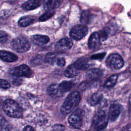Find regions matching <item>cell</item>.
<instances>
[{
    "mask_svg": "<svg viewBox=\"0 0 131 131\" xmlns=\"http://www.w3.org/2000/svg\"><path fill=\"white\" fill-rule=\"evenodd\" d=\"M59 84L63 94L71 90L73 86V83L69 81H63Z\"/></svg>",
    "mask_w": 131,
    "mask_h": 131,
    "instance_id": "22",
    "label": "cell"
},
{
    "mask_svg": "<svg viewBox=\"0 0 131 131\" xmlns=\"http://www.w3.org/2000/svg\"><path fill=\"white\" fill-rule=\"evenodd\" d=\"M118 77V76L117 75H113L110 77V78L105 82L104 85V87L107 88H111L113 87L117 81Z\"/></svg>",
    "mask_w": 131,
    "mask_h": 131,
    "instance_id": "24",
    "label": "cell"
},
{
    "mask_svg": "<svg viewBox=\"0 0 131 131\" xmlns=\"http://www.w3.org/2000/svg\"><path fill=\"white\" fill-rule=\"evenodd\" d=\"M11 75L16 77H30L32 75V72L30 68L26 64H21L16 67H14L9 70Z\"/></svg>",
    "mask_w": 131,
    "mask_h": 131,
    "instance_id": "7",
    "label": "cell"
},
{
    "mask_svg": "<svg viewBox=\"0 0 131 131\" xmlns=\"http://www.w3.org/2000/svg\"><path fill=\"white\" fill-rule=\"evenodd\" d=\"M11 127L5 118L0 115V130H9Z\"/></svg>",
    "mask_w": 131,
    "mask_h": 131,
    "instance_id": "25",
    "label": "cell"
},
{
    "mask_svg": "<svg viewBox=\"0 0 131 131\" xmlns=\"http://www.w3.org/2000/svg\"><path fill=\"white\" fill-rule=\"evenodd\" d=\"M68 122L70 125L74 128H79L82 122V110H77L69 117Z\"/></svg>",
    "mask_w": 131,
    "mask_h": 131,
    "instance_id": "8",
    "label": "cell"
},
{
    "mask_svg": "<svg viewBox=\"0 0 131 131\" xmlns=\"http://www.w3.org/2000/svg\"><path fill=\"white\" fill-rule=\"evenodd\" d=\"M101 40L98 32H93L90 36L88 46L90 49H96L100 47L101 45Z\"/></svg>",
    "mask_w": 131,
    "mask_h": 131,
    "instance_id": "10",
    "label": "cell"
},
{
    "mask_svg": "<svg viewBox=\"0 0 131 131\" xmlns=\"http://www.w3.org/2000/svg\"><path fill=\"white\" fill-rule=\"evenodd\" d=\"M80 100V96L78 92H71L66 98L60 107L61 113L64 115L72 112L78 105Z\"/></svg>",
    "mask_w": 131,
    "mask_h": 131,
    "instance_id": "1",
    "label": "cell"
},
{
    "mask_svg": "<svg viewBox=\"0 0 131 131\" xmlns=\"http://www.w3.org/2000/svg\"><path fill=\"white\" fill-rule=\"evenodd\" d=\"M88 75L91 79L96 80L102 76V73L99 69H93L88 72Z\"/></svg>",
    "mask_w": 131,
    "mask_h": 131,
    "instance_id": "23",
    "label": "cell"
},
{
    "mask_svg": "<svg viewBox=\"0 0 131 131\" xmlns=\"http://www.w3.org/2000/svg\"><path fill=\"white\" fill-rule=\"evenodd\" d=\"M52 1H53V0H44L43 1L44 8L46 9L49 8L51 6V5L52 3Z\"/></svg>",
    "mask_w": 131,
    "mask_h": 131,
    "instance_id": "33",
    "label": "cell"
},
{
    "mask_svg": "<svg viewBox=\"0 0 131 131\" xmlns=\"http://www.w3.org/2000/svg\"><path fill=\"white\" fill-rule=\"evenodd\" d=\"M99 36L100 37V39L101 40V41H104L105 40H106L107 39V32H106V30H102L101 31H100L99 32H98Z\"/></svg>",
    "mask_w": 131,
    "mask_h": 131,
    "instance_id": "29",
    "label": "cell"
},
{
    "mask_svg": "<svg viewBox=\"0 0 131 131\" xmlns=\"http://www.w3.org/2000/svg\"><path fill=\"white\" fill-rule=\"evenodd\" d=\"M78 71L73 64H71L64 71V75L67 77L73 78L78 75Z\"/></svg>",
    "mask_w": 131,
    "mask_h": 131,
    "instance_id": "18",
    "label": "cell"
},
{
    "mask_svg": "<svg viewBox=\"0 0 131 131\" xmlns=\"http://www.w3.org/2000/svg\"><path fill=\"white\" fill-rule=\"evenodd\" d=\"M62 3V0H55L53 5L52 9H54L58 7Z\"/></svg>",
    "mask_w": 131,
    "mask_h": 131,
    "instance_id": "34",
    "label": "cell"
},
{
    "mask_svg": "<svg viewBox=\"0 0 131 131\" xmlns=\"http://www.w3.org/2000/svg\"><path fill=\"white\" fill-rule=\"evenodd\" d=\"M121 113L120 106L116 103H114L111 105L109 108L108 118L112 121H116L118 118Z\"/></svg>",
    "mask_w": 131,
    "mask_h": 131,
    "instance_id": "11",
    "label": "cell"
},
{
    "mask_svg": "<svg viewBox=\"0 0 131 131\" xmlns=\"http://www.w3.org/2000/svg\"><path fill=\"white\" fill-rule=\"evenodd\" d=\"M41 3V0H28L22 5L21 7L25 10H32L39 7Z\"/></svg>",
    "mask_w": 131,
    "mask_h": 131,
    "instance_id": "15",
    "label": "cell"
},
{
    "mask_svg": "<svg viewBox=\"0 0 131 131\" xmlns=\"http://www.w3.org/2000/svg\"><path fill=\"white\" fill-rule=\"evenodd\" d=\"M92 17V15L91 14L90 11L88 10L83 11L81 14L80 21L84 24H89L91 20Z\"/></svg>",
    "mask_w": 131,
    "mask_h": 131,
    "instance_id": "21",
    "label": "cell"
},
{
    "mask_svg": "<svg viewBox=\"0 0 131 131\" xmlns=\"http://www.w3.org/2000/svg\"><path fill=\"white\" fill-rule=\"evenodd\" d=\"M8 39L7 34L2 30H0V43H5Z\"/></svg>",
    "mask_w": 131,
    "mask_h": 131,
    "instance_id": "27",
    "label": "cell"
},
{
    "mask_svg": "<svg viewBox=\"0 0 131 131\" xmlns=\"http://www.w3.org/2000/svg\"><path fill=\"white\" fill-rule=\"evenodd\" d=\"M31 41L38 46H44L47 45L50 41V38L48 36L36 34L31 36Z\"/></svg>",
    "mask_w": 131,
    "mask_h": 131,
    "instance_id": "13",
    "label": "cell"
},
{
    "mask_svg": "<svg viewBox=\"0 0 131 131\" xmlns=\"http://www.w3.org/2000/svg\"><path fill=\"white\" fill-rule=\"evenodd\" d=\"M12 48L18 53H24L28 51L30 44L28 40L23 37H18L13 39L11 42Z\"/></svg>",
    "mask_w": 131,
    "mask_h": 131,
    "instance_id": "4",
    "label": "cell"
},
{
    "mask_svg": "<svg viewBox=\"0 0 131 131\" xmlns=\"http://www.w3.org/2000/svg\"><path fill=\"white\" fill-rule=\"evenodd\" d=\"M73 64L78 70H84L88 69L90 67L89 60L86 57L79 58Z\"/></svg>",
    "mask_w": 131,
    "mask_h": 131,
    "instance_id": "16",
    "label": "cell"
},
{
    "mask_svg": "<svg viewBox=\"0 0 131 131\" xmlns=\"http://www.w3.org/2000/svg\"><path fill=\"white\" fill-rule=\"evenodd\" d=\"M105 53H99L98 54H96L92 56L91 58L92 59H102L103 58V57L105 56Z\"/></svg>",
    "mask_w": 131,
    "mask_h": 131,
    "instance_id": "32",
    "label": "cell"
},
{
    "mask_svg": "<svg viewBox=\"0 0 131 131\" xmlns=\"http://www.w3.org/2000/svg\"><path fill=\"white\" fill-rule=\"evenodd\" d=\"M0 58L7 62H14L18 59L17 56L10 52L5 50H0Z\"/></svg>",
    "mask_w": 131,
    "mask_h": 131,
    "instance_id": "14",
    "label": "cell"
},
{
    "mask_svg": "<svg viewBox=\"0 0 131 131\" xmlns=\"http://www.w3.org/2000/svg\"><path fill=\"white\" fill-rule=\"evenodd\" d=\"M34 19L33 17L29 16H26L21 17L19 19L18 24L19 26L25 27L33 24L34 23Z\"/></svg>",
    "mask_w": 131,
    "mask_h": 131,
    "instance_id": "19",
    "label": "cell"
},
{
    "mask_svg": "<svg viewBox=\"0 0 131 131\" xmlns=\"http://www.w3.org/2000/svg\"><path fill=\"white\" fill-rule=\"evenodd\" d=\"M23 130H34V129L32 126L28 125L24 128Z\"/></svg>",
    "mask_w": 131,
    "mask_h": 131,
    "instance_id": "35",
    "label": "cell"
},
{
    "mask_svg": "<svg viewBox=\"0 0 131 131\" xmlns=\"http://www.w3.org/2000/svg\"><path fill=\"white\" fill-rule=\"evenodd\" d=\"M58 57V56L57 53L50 52L46 54L45 60L47 63L53 65V64H56V62Z\"/></svg>",
    "mask_w": 131,
    "mask_h": 131,
    "instance_id": "20",
    "label": "cell"
},
{
    "mask_svg": "<svg viewBox=\"0 0 131 131\" xmlns=\"http://www.w3.org/2000/svg\"><path fill=\"white\" fill-rule=\"evenodd\" d=\"M5 113L9 116L15 118L23 116V111L18 104L14 100L10 99L6 100L3 106Z\"/></svg>",
    "mask_w": 131,
    "mask_h": 131,
    "instance_id": "2",
    "label": "cell"
},
{
    "mask_svg": "<svg viewBox=\"0 0 131 131\" xmlns=\"http://www.w3.org/2000/svg\"><path fill=\"white\" fill-rule=\"evenodd\" d=\"M73 46V41L71 39L64 37L58 41L55 46V48L58 51H65L71 48Z\"/></svg>",
    "mask_w": 131,
    "mask_h": 131,
    "instance_id": "9",
    "label": "cell"
},
{
    "mask_svg": "<svg viewBox=\"0 0 131 131\" xmlns=\"http://www.w3.org/2000/svg\"><path fill=\"white\" fill-rule=\"evenodd\" d=\"M108 119L104 111H100L98 112L94 116L93 124L94 127L96 130L104 129L107 126Z\"/></svg>",
    "mask_w": 131,
    "mask_h": 131,
    "instance_id": "5",
    "label": "cell"
},
{
    "mask_svg": "<svg viewBox=\"0 0 131 131\" xmlns=\"http://www.w3.org/2000/svg\"><path fill=\"white\" fill-rule=\"evenodd\" d=\"M88 32V27L84 25H77L74 26L70 32V37L75 40L83 38Z\"/></svg>",
    "mask_w": 131,
    "mask_h": 131,
    "instance_id": "6",
    "label": "cell"
},
{
    "mask_svg": "<svg viewBox=\"0 0 131 131\" xmlns=\"http://www.w3.org/2000/svg\"><path fill=\"white\" fill-rule=\"evenodd\" d=\"M54 14V11H53V9H51L44 13L42 15H41L39 17L38 19L40 21H44L50 18Z\"/></svg>",
    "mask_w": 131,
    "mask_h": 131,
    "instance_id": "26",
    "label": "cell"
},
{
    "mask_svg": "<svg viewBox=\"0 0 131 131\" xmlns=\"http://www.w3.org/2000/svg\"><path fill=\"white\" fill-rule=\"evenodd\" d=\"M48 94L52 97L58 98L61 97L63 94L59 84H52L47 89Z\"/></svg>",
    "mask_w": 131,
    "mask_h": 131,
    "instance_id": "12",
    "label": "cell"
},
{
    "mask_svg": "<svg viewBox=\"0 0 131 131\" xmlns=\"http://www.w3.org/2000/svg\"><path fill=\"white\" fill-rule=\"evenodd\" d=\"M103 95L100 93H95L88 99V102L91 106H96L102 100Z\"/></svg>",
    "mask_w": 131,
    "mask_h": 131,
    "instance_id": "17",
    "label": "cell"
},
{
    "mask_svg": "<svg viewBox=\"0 0 131 131\" xmlns=\"http://www.w3.org/2000/svg\"><path fill=\"white\" fill-rule=\"evenodd\" d=\"M0 88L4 89H7L10 88V84L7 81L0 79Z\"/></svg>",
    "mask_w": 131,
    "mask_h": 131,
    "instance_id": "28",
    "label": "cell"
},
{
    "mask_svg": "<svg viewBox=\"0 0 131 131\" xmlns=\"http://www.w3.org/2000/svg\"><path fill=\"white\" fill-rule=\"evenodd\" d=\"M66 63V61H65V59L62 57H58L56 62V64L59 67H63L65 65Z\"/></svg>",
    "mask_w": 131,
    "mask_h": 131,
    "instance_id": "30",
    "label": "cell"
},
{
    "mask_svg": "<svg viewBox=\"0 0 131 131\" xmlns=\"http://www.w3.org/2000/svg\"><path fill=\"white\" fill-rule=\"evenodd\" d=\"M106 65L109 69L118 70L124 66V60L118 54L114 53L110 55L106 60Z\"/></svg>",
    "mask_w": 131,
    "mask_h": 131,
    "instance_id": "3",
    "label": "cell"
},
{
    "mask_svg": "<svg viewBox=\"0 0 131 131\" xmlns=\"http://www.w3.org/2000/svg\"><path fill=\"white\" fill-rule=\"evenodd\" d=\"M53 129L54 130H64L65 127L61 124H55L53 126Z\"/></svg>",
    "mask_w": 131,
    "mask_h": 131,
    "instance_id": "31",
    "label": "cell"
}]
</instances>
